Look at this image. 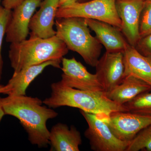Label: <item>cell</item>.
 Masks as SVG:
<instances>
[{
    "label": "cell",
    "instance_id": "1",
    "mask_svg": "<svg viewBox=\"0 0 151 151\" xmlns=\"http://www.w3.org/2000/svg\"><path fill=\"white\" fill-rule=\"evenodd\" d=\"M0 104L5 115L14 116L19 121L31 144L40 148L47 147L50 131L47 123L57 117V112L42 105L43 102L38 97L26 95L0 97Z\"/></svg>",
    "mask_w": 151,
    "mask_h": 151
},
{
    "label": "cell",
    "instance_id": "2",
    "mask_svg": "<svg viewBox=\"0 0 151 151\" xmlns=\"http://www.w3.org/2000/svg\"><path fill=\"white\" fill-rule=\"evenodd\" d=\"M50 96L43 100V104L55 108L67 106L97 116H104L105 119L117 112H127L125 105L110 100L105 91L91 92L74 89L66 86L60 81L50 85Z\"/></svg>",
    "mask_w": 151,
    "mask_h": 151
},
{
    "label": "cell",
    "instance_id": "3",
    "mask_svg": "<svg viewBox=\"0 0 151 151\" xmlns=\"http://www.w3.org/2000/svg\"><path fill=\"white\" fill-rule=\"evenodd\" d=\"M69 50L56 35L48 38L29 37L28 40L11 43L9 57L14 73L31 65L50 60L62 61Z\"/></svg>",
    "mask_w": 151,
    "mask_h": 151
},
{
    "label": "cell",
    "instance_id": "4",
    "mask_svg": "<svg viewBox=\"0 0 151 151\" xmlns=\"http://www.w3.org/2000/svg\"><path fill=\"white\" fill-rule=\"evenodd\" d=\"M56 36L68 50L77 52L86 64L95 67L100 58L103 45L90 33L85 19L80 17L57 18Z\"/></svg>",
    "mask_w": 151,
    "mask_h": 151
},
{
    "label": "cell",
    "instance_id": "5",
    "mask_svg": "<svg viewBox=\"0 0 151 151\" xmlns=\"http://www.w3.org/2000/svg\"><path fill=\"white\" fill-rule=\"evenodd\" d=\"M80 17L110 24L121 30L122 22L117 12L116 0H89L60 7L56 18Z\"/></svg>",
    "mask_w": 151,
    "mask_h": 151
},
{
    "label": "cell",
    "instance_id": "6",
    "mask_svg": "<svg viewBox=\"0 0 151 151\" xmlns=\"http://www.w3.org/2000/svg\"><path fill=\"white\" fill-rule=\"evenodd\" d=\"M88 124L84 132L91 150L94 151H126L130 142L116 137L105 120L99 116L80 110Z\"/></svg>",
    "mask_w": 151,
    "mask_h": 151
},
{
    "label": "cell",
    "instance_id": "7",
    "mask_svg": "<svg viewBox=\"0 0 151 151\" xmlns=\"http://www.w3.org/2000/svg\"><path fill=\"white\" fill-rule=\"evenodd\" d=\"M62 70L60 81L66 86L84 91H104L97 76L87 70L81 62L74 57L63 58L62 60Z\"/></svg>",
    "mask_w": 151,
    "mask_h": 151
},
{
    "label": "cell",
    "instance_id": "8",
    "mask_svg": "<svg viewBox=\"0 0 151 151\" xmlns=\"http://www.w3.org/2000/svg\"><path fill=\"white\" fill-rule=\"evenodd\" d=\"M104 120L116 137L130 142L141 130L151 124V116L129 112H117Z\"/></svg>",
    "mask_w": 151,
    "mask_h": 151
},
{
    "label": "cell",
    "instance_id": "9",
    "mask_svg": "<svg viewBox=\"0 0 151 151\" xmlns=\"http://www.w3.org/2000/svg\"><path fill=\"white\" fill-rule=\"evenodd\" d=\"M42 1L23 0L12 11L6 29V41L17 43L27 39L31 19Z\"/></svg>",
    "mask_w": 151,
    "mask_h": 151
},
{
    "label": "cell",
    "instance_id": "10",
    "mask_svg": "<svg viewBox=\"0 0 151 151\" xmlns=\"http://www.w3.org/2000/svg\"><path fill=\"white\" fill-rule=\"evenodd\" d=\"M146 0H116L117 12L121 22V31L128 43L136 46L140 39V19Z\"/></svg>",
    "mask_w": 151,
    "mask_h": 151
},
{
    "label": "cell",
    "instance_id": "11",
    "mask_svg": "<svg viewBox=\"0 0 151 151\" xmlns=\"http://www.w3.org/2000/svg\"><path fill=\"white\" fill-rule=\"evenodd\" d=\"M95 67V74L104 91L109 92L125 77L124 53L106 51L98 60Z\"/></svg>",
    "mask_w": 151,
    "mask_h": 151
},
{
    "label": "cell",
    "instance_id": "12",
    "mask_svg": "<svg viewBox=\"0 0 151 151\" xmlns=\"http://www.w3.org/2000/svg\"><path fill=\"white\" fill-rule=\"evenodd\" d=\"M60 0H43L30 20V37L48 38L56 35L53 29Z\"/></svg>",
    "mask_w": 151,
    "mask_h": 151
},
{
    "label": "cell",
    "instance_id": "13",
    "mask_svg": "<svg viewBox=\"0 0 151 151\" xmlns=\"http://www.w3.org/2000/svg\"><path fill=\"white\" fill-rule=\"evenodd\" d=\"M90 29L108 52H124L128 42L121 30L112 25L97 20L85 19Z\"/></svg>",
    "mask_w": 151,
    "mask_h": 151
},
{
    "label": "cell",
    "instance_id": "14",
    "mask_svg": "<svg viewBox=\"0 0 151 151\" xmlns=\"http://www.w3.org/2000/svg\"><path fill=\"white\" fill-rule=\"evenodd\" d=\"M82 144L81 133L74 126L58 123L50 131V151H79Z\"/></svg>",
    "mask_w": 151,
    "mask_h": 151
},
{
    "label": "cell",
    "instance_id": "15",
    "mask_svg": "<svg viewBox=\"0 0 151 151\" xmlns=\"http://www.w3.org/2000/svg\"><path fill=\"white\" fill-rule=\"evenodd\" d=\"M61 62L62 61L60 60H50L41 64L25 68L18 73H14L7 84L10 88L8 95H26V91L30 84L46 67L51 66L55 68H60Z\"/></svg>",
    "mask_w": 151,
    "mask_h": 151
},
{
    "label": "cell",
    "instance_id": "16",
    "mask_svg": "<svg viewBox=\"0 0 151 151\" xmlns=\"http://www.w3.org/2000/svg\"><path fill=\"white\" fill-rule=\"evenodd\" d=\"M124 76H132L151 87V59L140 53L127 43L124 52Z\"/></svg>",
    "mask_w": 151,
    "mask_h": 151
},
{
    "label": "cell",
    "instance_id": "17",
    "mask_svg": "<svg viewBox=\"0 0 151 151\" xmlns=\"http://www.w3.org/2000/svg\"><path fill=\"white\" fill-rule=\"evenodd\" d=\"M150 91L151 86L145 82L132 76H128L118 86L106 92V94L110 100L124 105L141 93Z\"/></svg>",
    "mask_w": 151,
    "mask_h": 151
},
{
    "label": "cell",
    "instance_id": "18",
    "mask_svg": "<svg viewBox=\"0 0 151 151\" xmlns=\"http://www.w3.org/2000/svg\"><path fill=\"white\" fill-rule=\"evenodd\" d=\"M124 105L129 112L151 116V91L141 93Z\"/></svg>",
    "mask_w": 151,
    "mask_h": 151
},
{
    "label": "cell",
    "instance_id": "19",
    "mask_svg": "<svg viewBox=\"0 0 151 151\" xmlns=\"http://www.w3.org/2000/svg\"><path fill=\"white\" fill-rule=\"evenodd\" d=\"M151 151V124L144 128L130 142L126 151Z\"/></svg>",
    "mask_w": 151,
    "mask_h": 151
},
{
    "label": "cell",
    "instance_id": "20",
    "mask_svg": "<svg viewBox=\"0 0 151 151\" xmlns=\"http://www.w3.org/2000/svg\"><path fill=\"white\" fill-rule=\"evenodd\" d=\"M139 31L141 37L151 33V0L146 1L142 11Z\"/></svg>",
    "mask_w": 151,
    "mask_h": 151
},
{
    "label": "cell",
    "instance_id": "21",
    "mask_svg": "<svg viewBox=\"0 0 151 151\" xmlns=\"http://www.w3.org/2000/svg\"><path fill=\"white\" fill-rule=\"evenodd\" d=\"M12 11V10L5 8L2 6H0V81L1 79L3 67V60L1 55L3 39L6 35V29Z\"/></svg>",
    "mask_w": 151,
    "mask_h": 151
},
{
    "label": "cell",
    "instance_id": "22",
    "mask_svg": "<svg viewBox=\"0 0 151 151\" xmlns=\"http://www.w3.org/2000/svg\"><path fill=\"white\" fill-rule=\"evenodd\" d=\"M135 47L141 54L151 59V33L141 37Z\"/></svg>",
    "mask_w": 151,
    "mask_h": 151
},
{
    "label": "cell",
    "instance_id": "23",
    "mask_svg": "<svg viewBox=\"0 0 151 151\" xmlns=\"http://www.w3.org/2000/svg\"><path fill=\"white\" fill-rule=\"evenodd\" d=\"M23 0H3L2 6L8 9H13Z\"/></svg>",
    "mask_w": 151,
    "mask_h": 151
},
{
    "label": "cell",
    "instance_id": "24",
    "mask_svg": "<svg viewBox=\"0 0 151 151\" xmlns=\"http://www.w3.org/2000/svg\"><path fill=\"white\" fill-rule=\"evenodd\" d=\"M77 1L78 0H60L59 7L69 5Z\"/></svg>",
    "mask_w": 151,
    "mask_h": 151
},
{
    "label": "cell",
    "instance_id": "25",
    "mask_svg": "<svg viewBox=\"0 0 151 151\" xmlns=\"http://www.w3.org/2000/svg\"><path fill=\"white\" fill-rule=\"evenodd\" d=\"M10 91L9 87L7 84L0 88V94H8Z\"/></svg>",
    "mask_w": 151,
    "mask_h": 151
},
{
    "label": "cell",
    "instance_id": "26",
    "mask_svg": "<svg viewBox=\"0 0 151 151\" xmlns=\"http://www.w3.org/2000/svg\"><path fill=\"white\" fill-rule=\"evenodd\" d=\"M5 115V114L4 112V110H3L2 107L1 105L0 104V122L4 116Z\"/></svg>",
    "mask_w": 151,
    "mask_h": 151
},
{
    "label": "cell",
    "instance_id": "27",
    "mask_svg": "<svg viewBox=\"0 0 151 151\" xmlns=\"http://www.w3.org/2000/svg\"><path fill=\"white\" fill-rule=\"evenodd\" d=\"M89 1V0H78V2H83L86 1Z\"/></svg>",
    "mask_w": 151,
    "mask_h": 151
},
{
    "label": "cell",
    "instance_id": "28",
    "mask_svg": "<svg viewBox=\"0 0 151 151\" xmlns=\"http://www.w3.org/2000/svg\"><path fill=\"white\" fill-rule=\"evenodd\" d=\"M3 86H4V85H1V84H0V88H1V87H2Z\"/></svg>",
    "mask_w": 151,
    "mask_h": 151
},
{
    "label": "cell",
    "instance_id": "29",
    "mask_svg": "<svg viewBox=\"0 0 151 151\" xmlns=\"http://www.w3.org/2000/svg\"><path fill=\"white\" fill-rule=\"evenodd\" d=\"M1 0H0V6H1Z\"/></svg>",
    "mask_w": 151,
    "mask_h": 151
},
{
    "label": "cell",
    "instance_id": "30",
    "mask_svg": "<svg viewBox=\"0 0 151 151\" xmlns=\"http://www.w3.org/2000/svg\"><path fill=\"white\" fill-rule=\"evenodd\" d=\"M40 1H42V0H40Z\"/></svg>",
    "mask_w": 151,
    "mask_h": 151
},
{
    "label": "cell",
    "instance_id": "31",
    "mask_svg": "<svg viewBox=\"0 0 151 151\" xmlns=\"http://www.w3.org/2000/svg\"><path fill=\"white\" fill-rule=\"evenodd\" d=\"M146 1H148V0H146Z\"/></svg>",
    "mask_w": 151,
    "mask_h": 151
}]
</instances>
